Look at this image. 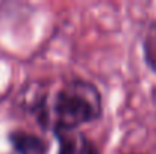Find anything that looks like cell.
<instances>
[{"instance_id":"obj_3","label":"cell","mask_w":156,"mask_h":154,"mask_svg":"<svg viewBox=\"0 0 156 154\" xmlns=\"http://www.w3.org/2000/svg\"><path fill=\"white\" fill-rule=\"evenodd\" d=\"M14 145L17 151L21 154H43L44 144L37 138L29 133H15L14 138Z\"/></svg>"},{"instance_id":"obj_2","label":"cell","mask_w":156,"mask_h":154,"mask_svg":"<svg viewBox=\"0 0 156 154\" xmlns=\"http://www.w3.org/2000/svg\"><path fill=\"white\" fill-rule=\"evenodd\" d=\"M59 138V153L58 154H96L93 145L87 138L74 130L58 132Z\"/></svg>"},{"instance_id":"obj_1","label":"cell","mask_w":156,"mask_h":154,"mask_svg":"<svg viewBox=\"0 0 156 154\" xmlns=\"http://www.w3.org/2000/svg\"><path fill=\"white\" fill-rule=\"evenodd\" d=\"M38 118L56 132H68L96 119L102 101L99 91L83 80H65L40 95L35 104Z\"/></svg>"},{"instance_id":"obj_4","label":"cell","mask_w":156,"mask_h":154,"mask_svg":"<svg viewBox=\"0 0 156 154\" xmlns=\"http://www.w3.org/2000/svg\"><path fill=\"white\" fill-rule=\"evenodd\" d=\"M144 56L149 67L156 73V23H153L144 36Z\"/></svg>"}]
</instances>
